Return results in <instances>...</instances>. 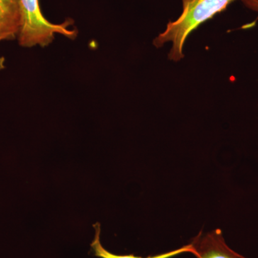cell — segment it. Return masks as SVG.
I'll return each instance as SVG.
<instances>
[{"label": "cell", "instance_id": "obj_3", "mask_svg": "<svg viewBox=\"0 0 258 258\" xmlns=\"http://www.w3.org/2000/svg\"><path fill=\"white\" fill-rule=\"evenodd\" d=\"M189 244L197 258H247L227 245L220 229L206 233L200 231Z\"/></svg>", "mask_w": 258, "mask_h": 258}, {"label": "cell", "instance_id": "obj_1", "mask_svg": "<svg viewBox=\"0 0 258 258\" xmlns=\"http://www.w3.org/2000/svg\"><path fill=\"white\" fill-rule=\"evenodd\" d=\"M235 0H182V13L154 40L157 47L171 42L169 58L177 62L184 57L183 47L186 38L200 25L222 13Z\"/></svg>", "mask_w": 258, "mask_h": 258}, {"label": "cell", "instance_id": "obj_6", "mask_svg": "<svg viewBox=\"0 0 258 258\" xmlns=\"http://www.w3.org/2000/svg\"><path fill=\"white\" fill-rule=\"evenodd\" d=\"M242 2L249 10L258 13V0H242Z\"/></svg>", "mask_w": 258, "mask_h": 258}, {"label": "cell", "instance_id": "obj_5", "mask_svg": "<svg viewBox=\"0 0 258 258\" xmlns=\"http://www.w3.org/2000/svg\"><path fill=\"white\" fill-rule=\"evenodd\" d=\"M95 229V236L93 242H91V247L93 254L96 257L100 258H171L176 257L183 253H192V248L191 244H187L182 246L179 248L169 251V252H164V253L156 254V255L148 256L147 257H139L134 254H126V255H118L112 253L107 250L102 245L101 242V225L99 223H96L93 225Z\"/></svg>", "mask_w": 258, "mask_h": 258}, {"label": "cell", "instance_id": "obj_4", "mask_svg": "<svg viewBox=\"0 0 258 258\" xmlns=\"http://www.w3.org/2000/svg\"><path fill=\"white\" fill-rule=\"evenodd\" d=\"M22 25L20 0H0V42L18 37ZM0 59V69L4 68Z\"/></svg>", "mask_w": 258, "mask_h": 258}, {"label": "cell", "instance_id": "obj_2", "mask_svg": "<svg viewBox=\"0 0 258 258\" xmlns=\"http://www.w3.org/2000/svg\"><path fill=\"white\" fill-rule=\"evenodd\" d=\"M20 6L22 25L18 41L20 46H47L53 41L55 34L71 40L77 36V30L70 29L74 25L72 20L69 19L60 24L48 21L42 13L39 0H20Z\"/></svg>", "mask_w": 258, "mask_h": 258}]
</instances>
